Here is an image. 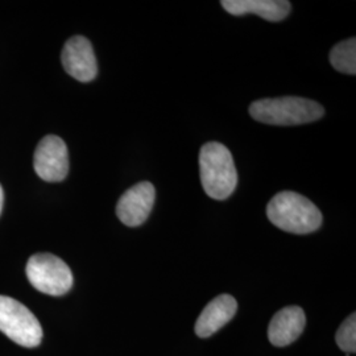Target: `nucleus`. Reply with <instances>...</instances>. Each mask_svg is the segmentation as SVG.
Returning a JSON list of instances; mask_svg holds the SVG:
<instances>
[{
  "label": "nucleus",
  "mask_w": 356,
  "mask_h": 356,
  "mask_svg": "<svg viewBox=\"0 0 356 356\" xmlns=\"http://www.w3.org/2000/svg\"><path fill=\"white\" fill-rule=\"evenodd\" d=\"M61 61L66 73L79 82H90L98 74L92 45L83 36H74L66 41Z\"/></svg>",
  "instance_id": "8"
},
{
  "label": "nucleus",
  "mask_w": 356,
  "mask_h": 356,
  "mask_svg": "<svg viewBox=\"0 0 356 356\" xmlns=\"http://www.w3.org/2000/svg\"><path fill=\"white\" fill-rule=\"evenodd\" d=\"M156 191L151 182H140L128 189L119 200L116 214L128 227L143 225L152 211Z\"/></svg>",
  "instance_id": "7"
},
{
  "label": "nucleus",
  "mask_w": 356,
  "mask_h": 356,
  "mask_svg": "<svg viewBox=\"0 0 356 356\" xmlns=\"http://www.w3.org/2000/svg\"><path fill=\"white\" fill-rule=\"evenodd\" d=\"M330 63L335 70L343 74H356V40L348 38L337 44L330 51Z\"/></svg>",
  "instance_id": "12"
},
{
  "label": "nucleus",
  "mask_w": 356,
  "mask_h": 356,
  "mask_svg": "<svg viewBox=\"0 0 356 356\" xmlns=\"http://www.w3.org/2000/svg\"><path fill=\"white\" fill-rule=\"evenodd\" d=\"M305 326V312L300 306H288L277 312L270 321L268 338L276 347H286L300 338Z\"/></svg>",
  "instance_id": "9"
},
{
  "label": "nucleus",
  "mask_w": 356,
  "mask_h": 356,
  "mask_svg": "<svg viewBox=\"0 0 356 356\" xmlns=\"http://www.w3.org/2000/svg\"><path fill=\"white\" fill-rule=\"evenodd\" d=\"M33 166L38 177L47 182H60L69 173V154L65 141L48 135L38 143Z\"/></svg>",
  "instance_id": "6"
},
{
  "label": "nucleus",
  "mask_w": 356,
  "mask_h": 356,
  "mask_svg": "<svg viewBox=\"0 0 356 356\" xmlns=\"http://www.w3.org/2000/svg\"><path fill=\"white\" fill-rule=\"evenodd\" d=\"M236 309L238 302L232 296H218L213 301L209 302V305L202 310L200 318L197 319L195 334L200 338L211 337L234 318Z\"/></svg>",
  "instance_id": "10"
},
{
  "label": "nucleus",
  "mask_w": 356,
  "mask_h": 356,
  "mask_svg": "<svg viewBox=\"0 0 356 356\" xmlns=\"http://www.w3.org/2000/svg\"><path fill=\"white\" fill-rule=\"evenodd\" d=\"M337 344L347 354H354L356 351V316L351 314L344 321L335 335Z\"/></svg>",
  "instance_id": "13"
},
{
  "label": "nucleus",
  "mask_w": 356,
  "mask_h": 356,
  "mask_svg": "<svg viewBox=\"0 0 356 356\" xmlns=\"http://www.w3.org/2000/svg\"><path fill=\"white\" fill-rule=\"evenodd\" d=\"M201 182L206 194L222 201L229 198L238 184V173L229 148L220 143L204 144L200 153Z\"/></svg>",
  "instance_id": "3"
},
{
  "label": "nucleus",
  "mask_w": 356,
  "mask_h": 356,
  "mask_svg": "<svg viewBox=\"0 0 356 356\" xmlns=\"http://www.w3.org/2000/svg\"><path fill=\"white\" fill-rule=\"evenodd\" d=\"M3 201H4V194H3V189H1V185H0V213H1V209H3Z\"/></svg>",
  "instance_id": "14"
},
{
  "label": "nucleus",
  "mask_w": 356,
  "mask_h": 356,
  "mask_svg": "<svg viewBox=\"0 0 356 356\" xmlns=\"http://www.w3.org/2000/svg\"><path fill=\"white\" fill-rule=\"evenodd\" d=\"M222 7L235 16L254 13L268 22H281L291 13L286 0H223Z\"/></svg>",
  "instance_id": "11"
},
{
  "label": "nucleus",
  "mask_w": 356,
  "mask_h": 356,
  "mask_svg": "<svg viewBox=\"0 0 356 356\" xmlns=\"http://www.w3.org/2000/svg\"><path fill=\"white\" fill-rule=\"evenodd\" d=\"M267 216L276 227L298 235L314 232L322 225L318 207L294 191L276 194L268 204Z\"/></svg>",
  "instance_id": "1"
},
{
  "label": "nucleus",
  "mask_w": 356,
  "mask_h": 356,
  "mask_svg": "<svg viewBox=\"0 0 356 356\" xmlns=\"http://www.w3.org/2000/svg\"><path fill=\"white\" fill-rule=\"evenodd\" d=\"M26 272L32 286L49 296H64L73 286L70 268L54 254H33L26 263Z\"/></svg>",
  "instance_id": "5"
},
{
  "label": "nucleus",
  "mask_w": 356,
  "mask_h": 356,
  "mask_svg": "<svg viewBox=\"0 0 356 356\" xmlns=\"http://www.w3.org/2000/svg\"><path fill=\"white\" fill-rule=\"evenodd\" d=\"M256 122L270 126H298L321 119L325 110L319 103L300 97L267 98L250 106Z\"/></svg>",
  "instance_id": "2"
},
{
  "label": "nucleus",
  "mask_w": 356,
  "mask_h": 356,
  "mask_svg": "<svg viewBox=\"0 0 356 356\" xmlns=\"http://www.w3.org/2000/svg\"><path fill=\"white\" fill-rule=\"evenodd\" d=\"M0 331L23 347H38L42 341V327L35 314L22 302L0 296Z\"/></svg>",
  "instance_id": "4"
}]
</instances>
